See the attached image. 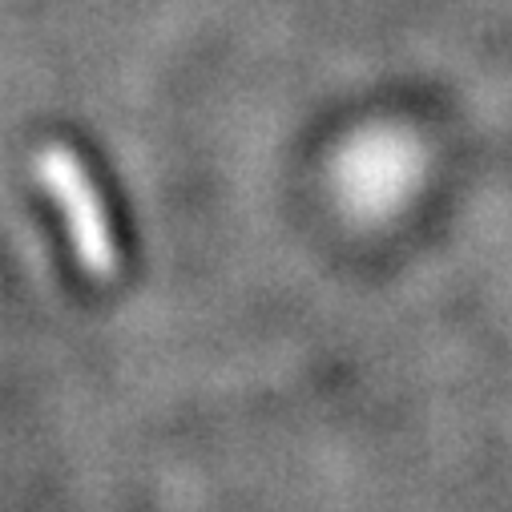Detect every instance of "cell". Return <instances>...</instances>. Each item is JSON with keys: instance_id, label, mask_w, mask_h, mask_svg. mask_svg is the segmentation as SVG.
Returning <instances> with one entry per match:
<instances>
[{"instance_id": "cell-1", "label": "cell", "mask_w": 512, "mask_h": 512, "mask_svg": "<svg viewBox=\"0 0 512 512\" xmlns=\"http://www.w3.org/2000/svg\"><path fill=\"white\" fill-rule=\"evenodd\" d=\"M37 182L41 190L53 198L69 246H73V259L81 263V271L89 279H109L117 271V242H113V226L105 214V202L89 178V170L81 166V158L65 146H49L37 158Z\"/></svg>"}]
</instances>
